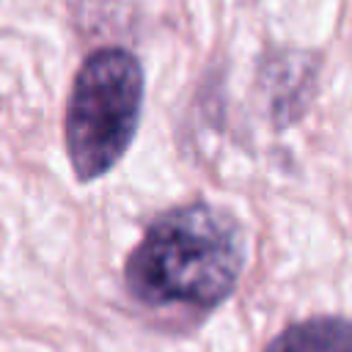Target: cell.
Returning a JSON list of instances; mask_svg holds the SVG:
<instances>
[{"label":"cell","instance_id":"cell-2","mask_svg":"<svg viewBox=\"0 0 352 352\" xmlns=\"http://www.w3.org/2000/svg\"><path fill=\"white\" fill-rule=\"evenodd\" d=\"M143 104V69L129 50L102 47L80 66L63 118L69 162L80 182L107 173L129 148Z\"/></svg>","mask_w":352,"mask_h":352},{"label":"cell","instance_id":"cell-3","mask_svg":"<svg viewBox=\"0 0 352 352\" xmlns=\"http://www.w3.org/2000/svg\"><path fill=\"white\" fill-rule=\"evenodd\" d=\"M264 352H352L349 322L341 316H319L286 327Z\"/></svg>","mask_w":352,"mask_h":352},{"label":"cell","instance_id":"cell-1","mask_svg":"<svg viewBox=\"0 0 352 352\" xmlns=\"http://www.w3.org/2000/svg\"><path fill=\"white\" fill-rule=\"evenodd\" d=\"M245 264L242 228L209 204H190L148 226L126 258V289L135 300L165 308L209 311L236 286Z\"/></svg>","mask_w":352,"mask_h":352}]
</instances>
